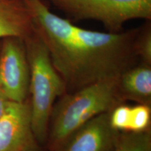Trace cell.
<instances>
[{
    "mask_svg": "<svg viewBox=\"0 0 151 151\" xmlns=\"http://www.w3.org/2000/svg\"><path fill=\"white\" fill-rule=\"evenodd\" d=\"M34 29L48 49L66 93L118 77L138 64L135 41L139 27L120 32L92 31L51 12L43 0H24Z\"/></svg>",
    "mask_w": 151,
    "mask_h": 151,
    "instance_id": "cell-1",
    "label": "cell"
},
{
    "mask_svg": "<svg viewBox=\"0 0 151 151\" xmlns=\"http://www.w3.org/2000/svg\"><path fill=\"white\" fill-rule=\"evenodd\" d=\"M122 103L118 92V78L99 81L63 94L51 112L46 141L48 148L55 151L88 120Z\"/></svg>",
    "mask_w": 151,
    "mask_h": 151,
    "instance_id": "cell-2",
    "label": "cell"
},
{
    "mask_svg": "<svg viewBox=\"0 0 151 151\" xmlns=\"http://www.w3.org/2000/svg\"><path fill=\"white\" fill-rule=\"evenodd\" d=\"M30 69L32 126L40 145L46 143L55 101L66 93L65 84L52 65L46 45L35 31L24 39Z\"/></svg>",
    "mask_w": 151,
    "mask_h": 151,
    "instance_id": "cell-3",
    "label": "cell"
},
{
    "mask_svg": "<svg viewBox=\"0 0 151 151\" xmlns=\"http://www.w3.org/2000/svg\"><path fill=\"white\" fill-rule=\"evenodd\" d=\"M73 21L101 22L109 32H120L125 22L151 20V0H47Z\"/></svg>",
    "mask_w": 151,
    "mask_h": 151,
    "instance_id": "cell-4",
    "label": "cell"
},
{
    "mask_svg": "<svg viewBox=\"0 0 151 151\" xmlns=\"http://www.w3.org/2000/svg\"><path fill=\"white\" fill-rule=\"evenodd\" d=\"M30 69L24 39L6 37L0 46V90L9 101L25 102L29 93Z\"/></svg>",
    "mask_w": 151,
    "mask_h": 151,
    "instance_id": "cell-5",
    "label": "cell"
},
{
    "mask_svg": "<svg viewBox=\"0 0 151 151\" xmlns=\"http://www.w3.org/2000/svg\"><path fill=\"white\" fill-rule=\"evenodd\" d=\"M0 151H40L32 126L29 103L7 104L0 118Z\"/></svg>",
    "mask_w": 151,
    "mask_h": 151,
    "instance_id": "cell-6",
    "label": "cell"
},
{
    "mask_svg": "<svg viewBox=\"0 0 151 151\" xmlns=\"http://www.w3.org/2000/svg\"><path fill=\"white\" fill-rule=\"evenodd\" d=\"M111 111L88 120L69 136L55 151H114L121 132L111 125Z\"/></svg>",
    "mask_w": 151,
    "mask_h": 151,
    "instance_id": "cell-7",
    "label": "cell"
},
{
    "mask_svg": "<svg viewBox=\"0 0 151 151\" xmlns=\"http://www.w3.org/2000/svg\"><path fill=\"white\" fill-rule=\"evenodd\" d=\"M34 31L32 16L24 0H0V39H24Z\"/></svg>",
    "mask_w": 151,
    "mask_h": 151,
    "instance_id": "cell-8",
    "label": "cell"
},
{
    "mask_svg": "<svg viewBox=\"0 0 151 151\" xmlns=\"http://www.w3.org/2000/svg\"><path fill=\"white\" fill-rule=\"evenodd\" d=\"M118 92L122 102L151 104V66L141 63L129 68L118 78Z\"/></svg>",
    "mask_w": 151,
    "mask_h": 151,
    "instance_id": "cell-9",
    "label": "cell"
},
{
    "mask_svg": "<svg viewBox=\"0 0 151 151\" xmlns=\"http://www.w3.org/2000/svg\"><path fill=\"white\" fill-rule=\"evenodd\" d=\"M114 151H151L150 130L141 132H121Z\"/></svg>",
    "mask_w": 151,
    "mask_h": 151,
    "instance_id": "cell-10",
    "label": "cell"
},
{
    "mask_svg": "<svg viewBox=\"0 0 151 151\" xmlns=\"http://www.w3.org/2000/svg\"><path fill=\"white\" fill-rule=\"evenodd\" d=\"M150 119L151 110L149 105L138 104L130 106L126 132H141L148 130Z\"/></svg>",
    "mask_w": 151,
    "mask_h": 151,
    "instance_id": "cell-11",
    "label": "cell"
},
{
    "mask_svg": "<svg viewBox=\"0 0 151 151\" xmlns=\"http://www.w3.org/2000/svg\"><path fill=\"white\" fill-rule=\"evenodd\" d=\"M135 50L139 61L151 66L150 20H146L145 24L139 27L135 41Z\"/></svg>",
    "mask_w": 151,
    "mask_h": 151,
    "instance_id": "cell-12",
    "label": "cell"
},
{
    "mask_svg": "<svg viewBox=\"0 0 151 151\" xmlns=\"http://www.w3.org/2000/svg\"><path fill=\"white\" fill-rule=\"evenodd\" d=\"M9 101V99L6 97L3 92L0 90V118L4 113L6 107Z\"/></svg>",
    "mask_w": 151,
    "mask_h": 151,
    "instance_id": "cell-13",
    "label": "cell"
},
{
    "mask_svg": "<svg viewBox=\"0 0 151 151\" xmlns=\"http://www.w3.org/2000/svg\"><path fill=\"white\" fill-rule=\"evenodd\" d=\"M0 46H1V41H0Z\"/></svg>",
    "mask_w": 151,
    "mask_h": 151,
    "instance_id": "cell-14",
    "label": "cell"
}]
</instances>
